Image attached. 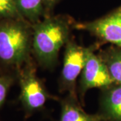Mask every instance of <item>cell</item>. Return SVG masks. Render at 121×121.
I'll return each mask as SVG.
<instances>
[{
	"label": "cell",
	"instance_id": "1",
	"mask_svg": "<svg viewBox=\"0 0 121 121\" xmlns=\"http://www.w3.org/2000/svg\"><path fill=\"white\" fill-rule=\"evenodd\" d=\"M32 47L39 63L50 67L56 62L61 47L69 40V24L62 16H48L32 26Z\"/></svg>",
	"mask_w": 121,
	"mask_h": 121
},
{
	"label": "cell",
	"instance_id": "2",
	"mask_svg": "<svg viewBox=\"0 0 121 121\" xmlns=\"http://www.w3.org/2000/svg\"><path fill=\"white\" fill-rule=\"evenodd\" d=\"M31 46L30 31L22 19L0 22V60L8 65H22L28 59Z\"/></svg>",
	"mask_w": 121,
	"mask_h": 121
},
{
	"label": "cell",
	"instance_id": "3",
	"mask_svg": "<svg viewBox=\"0 0 121 121\" xmlns=\"http://www.w3.org/2000/svg\"><path fill=\"white\" fill-rule=\"evenodd\" d=\"M90 48L83 47L69 40L66 44L61 83L64 90H69L71 95L75 96L73 89L75 83L82 72Z\"/></svg>",
	"mask_w": 121,
	"mask_h": 121
},
{
	"label": "cell",
	"instance_id": "4",
	"mask_svg": "<svg viewBox=\"0 0 121 121\" xmlns=\"http://www.w3.org/2000/svg\"><path fill=\"white\" fill-rule=\"evenodd\" d=\"M75 28L87 30L102 40L121 48V5L101 18L77 24Z\"/></svg>",
	"mask_w": 121,
	"mask_h": 121
},
{
	"label": "cell",
	"instance_id": "5",
	"mask_svg": "<svg viewBox=\"0 0 121 121\" xmlns=\"http://www.w3.org/2000/svg\"><path fill=\"white\" fill-rule=\"evenodd\" d=\"M112 79L108 69L100 56H98L92 49L88 52L86 62L81 75L79 92L81 98L91 88H107L112 85Z\"/></svg>",
	"mask_w": 121,
	"mask_h": 121
},
{
	"label": "cell",
	"instance_id": "6",
	"mask_svg": "<svg viewBox=\"0 0 121 121\" xmlns=\"http://www.w3.org/2000/svg\"><path fill=\"white\" fill-rule=\"evenodd\" d=\"M20 99L26 112L32 113L43 107L48 95L33 69L23 71L20 76Z\"/></svg>",
	"mask_w": 121,
	"mask_h": 121
},
{
	"label": "cell",
	"instance_id": "7",
	"mask_svg": "<svg viewBox=\"0 0 121 121\" xmlns=\"http://www.w3.org/2000/svg\"><path fill=\"white\" fill-rule=\"evenodd\" d=\"M104 121H121V85L105 88L100 100V112Z\"/></svg>",
	"mask_w": 121,
	"mask_h": 121
},
{
	"label": "cell",
	"instance_id": "8",
	"mask_svg": "<svg viewBox=\"0 0 121 121\" xmlns=\"http://www.w3.org/2000/svg\"><path fill=\"white\" fill-rule=\"evenodd\" d=\"M60 121H104L99 114L86 112L78 104L75 96L70 95L60 104Z\"/></svg>",
	"mask_w": 121,
	"mask_h": 121
},
{
	"label": "cell",
	"instance_id": "9",
	"mask_svg": "<svg viewBox=\"0 0 121 121\" xmlns=\"http://www.w3.org/2000/svg\"><path fill=\"white\" fill-rule=\"evenodd\" d=\"M17 9L23 18L33 24L47 17L43 0H16Z\"/></svg>",
	"mask_w": 121,
	"mask_h": 121
},
{
	"label": "cell",
	"instance_id": "10",
	"mask_svg": "<svg viewBox=\"0 0 121 121\" xmlns=\"http://www.w3.org/2000/svg\"><path fill=\"white\" fill-rule=\"evenodd\" d=\"M115 84L121 85V48H110L100 56Z\"/></svg>",
	"mask_w": 121,
	"mask_h": 121
},
{
	"label": "cell",
	"instance_id": "11",
	"mask_svg": "<svg viewBox=\"0 0 121 121\" xmlns=\"http://www.w3.org/2000/svg\"><path fill=\"white\" fill-rule=\"evenodd\" d=\"M0 19H23L16 0H0Z\"/></svg>",
	"mask_w": 121,
	"mask_h": 121
},
{
	"label": "cell",
	"instance_id": "12",
	"mask_svg": "<svg viewBox=\"0 0 121 121\" xmlns=\"http://www.w3.org/2000/svg\"><path fill=\"white\" fill-rule=\"evenodd\" d=\"M12 83V79L8 76L0 77V107L6 99L9 87Z\"/></svg>",
	"mask_w": 121,
	"mask_h": 121
},
{
	"label": "cell",
	"instance_id": "13",
	"mask_svg": "<svg viewBox=\"0 0 121 121\" xmlns=\"http://www.w3.org/2000/svg\"><path fill=\"white\" fill-rule=\"evenodd\" d=\"M60 0H43L47 17L50 16V12L52 11Z\"/></svg>",
	"mask_w": 121,
	"mask_h": 121
}]
</instances>
